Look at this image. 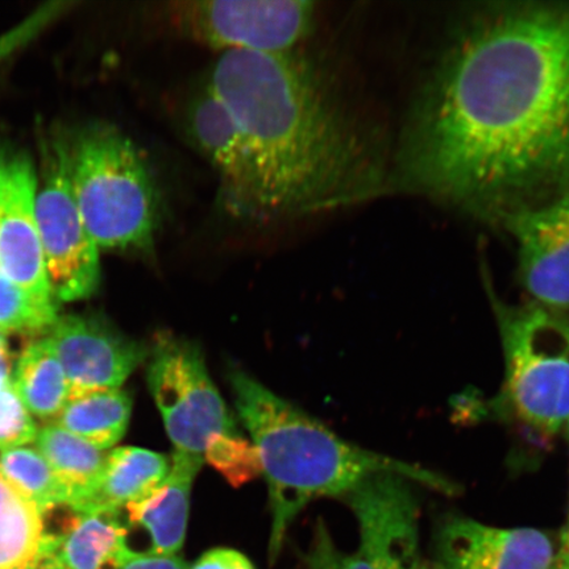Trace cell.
Instances as JSON below:
<instances>
[{
  "label": "cell",
  "mask_w": 569,
  "mask_h": 569,
  "mask_svg": "<svg viewBox=\"0 0 569 569\" xmlns=\"http://www.w3.org/2000/svg\"><path fill=\"white\" fill-rule=\"evenodd\" d=\"M203 462L197 455L173 450L166 480L120 511L128 530L147 532L149 547L142 552L161 557H177L181 552L187 539L191 489Z\"/></svg>",
  "instance_id": "obj_14"
},
{
  "label": "cell",
  "mask_w": 569,
  "mask_h": 569,
  "mask_svg": "<svg viewBox=\"0 0 569 569\" xmlns=\"http://www.w3.org/2000/svg\"><path fill=\"white\" fill-rule=\"evenodd\" d=\"M498 309L511 408L529 429L553 437L569 418V319L532 301Z\"/></svg>",
  "instance_id": "obj_5"
},
{
  "label": "cell",
  "mask_w": 569,
  "mask_h": 569,
  "mask_svg": "<svg viewBox=\"0 0 569 569\" xmlns=\"http://www.w3.org/2000/svg\"><path fill=\"white\" fill-rule=\"evenodd\" d=\"M0 475L39 508L42 516L70 505V492L36 448H10L0 453Z\"/></svg>",
  "instance_id": "obj_21"
},
{
  "label": "cell",
  "mask_w": 569,
  "mask_h": 569,
  "mask_svg": "<svg viewBox=\"0 0 569 569\" xmlns=\"http://www.w3.org/2000/svg\"><path fill=\"white\" fill-rule=\"evenodd\" d=\"M555 555L543 531L500 529L453 517L440 528L427 569H553Z\"/></svg>",
  "instance_id": "obj_13"
},
{
  "label": "cell",
  "mask_w": 569,
  "mask_h": 569,
  "mask_svg": "<svg viewBox=\"0 0 569 569\" xmlns=\"http://www.w3.org/2000/svg\"><path fill=\"white\" fill-rule=\"evenodd\" d=\"M132 415V398L122 389H103L70 397L52 422L109 451L123 439Z\"/></svg>",
  "instance_id": "obj_18"
},
{
  "label": "cell",
  "mask_w": 569,
  "mask_h": 569,
  "mask_svg": "<svg viewBox=\"0 0 569 569\" xmlns=\"http://www.w3.org/2000/svg\"><path fill=\"white\" fill-rule=\"evenodd\" d=\"M34 447L66 483L71 497L69 508L76 510L101 479L109 451L99 450L53 423L39 429Z\"/></svg>",
  "instance_id": "obj_19"
},
{
  "label": "cell",
  "mask_w": 569,
  "mask_h": 569,
  "mask_svg": "<svg viewBox=\"0 0 569 569\" xmlns=\"http://www.w3.org/2000/svg\"><path fill=\"white\" fill-rule=\"evenodd\" d=\"M12 379V356L6 337L0 336V389L9 386Z\"/></svg>",
  "instance_id": "obj_28"
},
{
  "label": "cell",
  "mask_w": 569,
  "mask_h": 569,
  "mask_svg": "<svg viewBox=\"0 0 569 569\" xmlns=\"http://www.w3.org/2000/svg\"><path fill=\"white\" fill-rule=\"evenodd\" d=\"M517 243L522 287L543 308L569 311V190L501 218Z\"/></svg>",
  "instance_id": "obj_11"
},
{
  "label": "cell",
  "mask_w": 569,
  "mask_h": 569,
  "mask_svg": "<svg viewBox=\"0 0 569 569\" xmlns=\"http://www.w3.org/2000/svg\"><path fill=\"white\" fill-rule=\"evenodd\" d=\"M170 458L140 447L109 451L97 487L76 511H122L153 492L166 480Z\"/></svg>",
  "instance_id": "obj_16"
},
{
  "label": "cell",
  "mask_w": 569,
  "mask_h": 569,
  "mask_svg": "<svg viewBox=\"0 0 569 569\" xmlns=\"http://www.w3.org/2000/svg\"><path fill=\"white\" fill-rule=\"evenodd\" d=\"M418 569H427V566H426V565H423L421 568H418Z\"/></svg>",
  "instance_id": "obj_30"
},
{
  "label": "cell",
  "mask_w": 569,
  "mask_h": 569,
  "mask_svg": "<svg viewBox=\"0 0 569 569\" xmlns=\"http://www.w3.org/2000/svg\"><path fill=\"white\" fill-rule=\"evenodd\" d=\"M49 553L44 516L0 475V569H42Z\"/></svg>",
  "instance_id": "obj_17"
},
{
  "label": "cell",
  "mask_w": 569,
  "mask_h": 569,
  "mask_svg": "<svg viewBox=\"0 0 569 569\" xmlns=\"http://www.w3.org/2000/svg\"><path fill=\"white\" fill-rule=\"evenodd\" d=\"M73 2H48L41 4L10 31L0 34V66L21 48L30 44L38 36L73 9Z\"/></svg>",
  "instance_id": "obj_24"
},
{
  "label": "cell",
  "mask_w": 569,
  "mask_h": 569,
  "mask_svg": "<svg viewBox=\"0 0 569 569\" xmlns=\"http://www.w3.org/2000/svg\"><path fill=\"white\" fill-rule=\"evenodd\" d=\"M38 183L30 156L0 142V272L33 300L59 308L36 219Z\"/></svg>",
  "instance_id": "obj_10"
},
{
  "label": "cell",
  "mask_w": 569,
  "mask_h": 569,
  "mask_svg": "<svg viewBox=\"0 0 569 569\" xmlns=\"http://www.w3.org/2000/svg\"><path fill=\"white\" fill-rule=\"evenodd\" d=\"M62 139L71 191L98 248L152 256L163 209L144 154L119 128L101 122Z\"/></svg>",
  "instance_id": "obj_4"
},
{
  "label": "cell",
  "mask_w": 569,
  "mask_h": 569,
  "mask_svg": "<svg viewBox=\"0 0 569 569\" xmlns=\"http://www.w3.org/2000/svg\"><path fill=\"white\" fill-rule=\"evenodd\" d=\"M204 81L237 119L258 166L256 224L350 208L381 190L371 137L329 71L301 48L219 54Z\"/></svg>",
  "instance_id": "obj_2"
},
{
  "label": "cell",
  "mask_w": 569,
  "mask_h": 569,
  "mask_svg": "<svg viewBox=\"0 0 569 569\" xmlns=\"http://www.w3.org/2000/svg\"><path fill=\"white\" fill-rule=\"evenodd\" d=\"M38 425L21 402L12 382L0 389V450L34 442Z\"/></svg>",
  "instance_id": "obj_23"
},
{
  "label": "cell",
  "mask_w": 569,
  "mask_h": 569,
  "mask_svg": "<svg viewBox=\"0 0 569 569\" xmlns=\"http://www.w3.org/2000/svg\"><path fill=\"white\" fill-rule=\"evenodd\" d=\"M147 383L174 451L206 458L240 437L194 341L161 332L149 346Z\"/></svg>",
  "instance_id": "obj_7"
},
{
  "label": "cell",
  "mask_w": 569,
  "mask_h": 569,
  "mask_svg": "<svg viewBox=\"0 0 569 569\" xmlns=\"http://www.w3.org/2000/svg\"><path fill=\"white\" fill-rule=\"evenodd\" d=\"M46 338L67 375L69 398L119 389L149 353V346L96 316L59 317Z\"/></svg>",
  "instance_id": "obj_12"
},
{
  "label": "cell",
  "mask_w": 569,
  "mask_h": 569,
  "mask_svg": "<svg viewBox=\"0 0 569 569\" xmlns=\"http://www.w3.org/2000/svg\"><path fill=\"white\" fill-rule=\"evenodd\" d=\"M405 188L500 222L569 190V4L467 17L418 96Z\"/></svg>",
  "instance_id": "obj_1"
},
{
  "label": "cell",
  "mask_w": 569,
  "mask_h": 569,
  "mask_svg": "<svg viewBox=\"0 0 569 569\" xmlns=\"http://www.w3.org/2000/svg\"><path fill=\"white\" fill-rule=\"evenodd\" d=\"M553 569H569V518L561 536L559 551L555 555Z\"/></svg>",
  "instance_id": "obj_29"
},
{
  "label": "cell",
  "mask_w": 569,
  "mask_h": 569,
  "mask_svg": "<svg viewBox=\"0 0 569 569\" xmlns=\"http://www.w3.org/2000/svg\"><path fill=\"white\" fill-rule=\"evenodd\" d=\"M306 569H375L359 550L353 553L340 551L320 521L316 526V536L305 557Z\"/></svg>",
  "instance_id": "obj_25"
},
{
  "label": "cell",
  "mask_w": 569,
  "mask_h": 569,
  "mask_svg": "<svg viewBox=\"0 0 569 569\" xmlns=\"http://www.w3.org/2000/svg\"><path fill=\"white\" fill-rule=\"evenodd\" d=\"M12 387L36 418L52 423L69 400V382L47 338L32 341L21 353Z\"/></svg>",
  "instance_id": "obj_20"
},
{
  "label": "cell",
  "mask_w": 569,
  "mask_h": 569,
  "mask_svg": "<svg viewBox=\"0 0 569 569\" xmlns=\"http://www.w3.org/2000/svg\"><path fill=\"white\" fill-rule=\"evenodd\" d=\"M154 17L170 33L227 52L287 53L316 30L318 4L310 0H180Z\"/></svg>",
  "instance_id": "obj_6"
},
{
  "label": "cell",
  "mask_w": 569,
  "mask_h": 569,
  "mask_svg": "<svg viewBox=\"0 0 569 569\" xmlns=\"http://www.w3.org/2000/svg\"><path fill=\"white\" fill-rule=\"evenodd\" d=\"M36 193V219L53 300H87L101 284V258L71 191L62 137L47 148Z\"/></svg>",
  "instance_id": "obj_8"
},
{
  "label": "cell",
  "mask_w": 569,
  "mask_h": 569,
  "mask_svg": "<svg viewBox=\"0 0 569 569\" xmlns=\"http://www.w3.org/2000/svg\"><path fill=\"white\" fill-rule=\"evenodd\" d=\"M128 530L120 511L70 515L51 537L47 569H119L127 555Z\"/></svg>",
  "instance_id": "obj_15"
},
{
  "label": "cell",
  "mask_w": 569,
  "mask_h": 569,
  "mask_svg": "<svg viewBox=\"0 0 569 569\" xmlns=\"http://www.w3.org/2000/svg\"><path fill=\"white\" fill-rule=\"evenodd\" d=\"M229 381L234 408L252 438L260 472L268 483L272 563L282 550L290 525L312 500L345 498L376 475L397 473L442 492H453L452 482L442 476L346 442L240 369H231Z\"/></svg>",
  "instance_id": "obj_3"
},
{
  "label": "cell",
  "mask_w": 569,
  "mask_h": 569,
  "mask_svg": "<svg viewBox=\"0 0 569 569\" xmlns=\"http://www.w3.org/2000/svg\"><path fill=\"white\" fill-rule=\"evenodd\" d=\"M57 310L33 300L0 272V336L47 333L59 318Z\"/></svg>",
  "instance_id": "obj_22"
},
{
  "label": "cell",
  "mask_w": 569,
  "mask_h": 569,
  "mask_svg": "<svg viewBox=\"0 0 569 569\" xmlns=\"http://www.w3.org/2000/svg\"><path fill=\"white\" fill-rule=\"evenodd\" d=\"M181 124L190 144L216 170L224 211L256 224L261 190L258 166L237 119L206 81L184 104Z\"/></svg>",
  "instance_id": "obj_9"
},
{
  "label": "cell",
  "mask_w": 569,
  "mask_h": 569,
  "mask_svg": "<svg viewBox=\"0 0 569 569\" xmlns=\"http://www.w3.org/2000/svg\"><path fill=\"white\" fill-rule=\"evenodd\" d=\"M119 569H188V566L178 555L161 557V555L131 551Z\"/></svg>",
  "instance_id": "obj_27"
},
{
  "label": "cell",
  "mask_w": 569,
  "mask_h": 569,
  "mask_svg": "<svg viewBox=\"0 0 569 569\" xmlns=\"http://www.w3.org/2000/svg\"><path fill=\"white\" fill-rule=\"evenodd\" d=\"M188 569H256L244 553L232 549H213L204 552Z\"/></svg>",
  "instance_id": "obj_26"
}]
</instances>
